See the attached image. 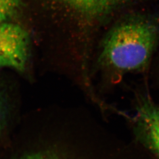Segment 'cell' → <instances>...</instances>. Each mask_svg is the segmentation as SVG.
<instances>
[{
	"mask_svg": "<svg viewBox=\"0 0 159 159\" xmlns=\"http://www.w3.org/2000/svg\"><path fill=\"white\" fill-rule=\"evenodd\" d=\"M159 46V13L145 8L127 12L113 21L103 35L97 67L116 79L147 72Z\"/></svg>",
	"mask_w": 159,
	"mask_h": 159,
	"instance_id": "obj_1",
	"label": "cell"
},
{
	"mask_svg": "<svg viewBox=\"0 0 159 159\" xmlns=\"http://www.w3.org/2000/svg\"><path fill=\"white\" fill-rule=\"evenodd\" d=\"M58 20L90 30L113 22L127 12L145 8L150 0H40Z\"/></svg>",
	"mask_w": 159,
	"mask_h": 159,
	"instance_id": "obj_2",
	"label": "cell"
},
{
	"mask_svg": "<svg viewBox=\"0 0 159 159\" xmlns=\"http://www.w3.org/2000/svg\"><path fill=\"white\" fill-rule=\"evenodd\" d=\"M133 119L138 140L156 159H159V103L148 93L137 94Z\"/></svg>",
	"mask_w": 159,
	"mask_h": 159,
	"instance_id": "obj_3",
	"label": "cell"
},
{
	"mask_svg": "<svg viewBox=\"0 0 159 159\" xmlns=\"http://www.w3.org/2000/svg\"><path fill=\"white\" fill-rule=\"evenodd\" d=\"M29 51V35L23 27L11 22L0 24V68L23 71Z\"/></svg>",
	"mask_w": 159,
	"mask_h": 159,
	"instance_id": "obj_4",
	"label": "cell"
},
{
	"mask_svg": "<svg viewBox=\"0 0 159 159\" xmlns=\"http://www.w3.org/2000/svg\"><path fill=\"white\" fill-rule=\"evenodd\" d=\"M24 7L22 0H0V24L17 17Z\"/></svg>",
	"mask_w": 159,
	"mask_h": 159,
	"instance_id": "obj_5",
	"label": "cell"
},
{
	"mask_svg": "<svg viewBox=\"0 0 159 159\" xmlns=\"http://www.w3.org/2000/svg\"><path fill=\"white\" fill-rule=\"evenodd\" d=\"M154 64V70L156 75V79L159 86V46L154 57L152 64Z\"/></svg>",
	"mask_w": 159,
	"mask_h": 159,
	"instance_id": "obj_6",
	"label": "cell"
},
{
	"mask_svg": "<svg viewBox=\"0 0 159 159\" xmlns=\"http://www.w3.org/2000/svg\"><path fill=\"white\" fill-rule=\"evenodd\" d=\"M2 99L1 97L0 96V123H1V114H2Z\"/></svg>",
	"mask_w": 159,
	"mask_h": 159,
	"instance_id": "obj_7",
	"label": "cell"
}]
</instances>
